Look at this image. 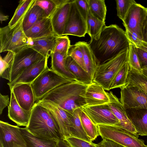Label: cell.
Masks as SVG:
<instances>
[{"label": "cell", "mask_w": 147, "mask_h": 147, "mask_svg": "<svg viewBox=\"0 0 147 147\" xmlns=\"http://www.w3.org/2000/svg\"><path fill=\"white\" fill-rule=\"evenodd\" d=\"M56 5V7H61L70 2L71 0H52Z\"/></svg>", "instance_id": "obj_49"}, {"label": "cell", "mask_w": 147, "mask_h": 147, "mask_svg": "<svg viewBox=\"0 0 147 147\" xmlns=\"http://www.w3.org/2000/svg\"><path fill=\"white\" fill-rule=\"evenodd\" d=\"M44 58L31 46L15 53L10 70L9 82H13L25 69Z\"/></svg>", "instance_id": "obj_8"}, {"label": "cell", "mask_w": 147, "mask_h": 147, "mask_svg": "<svg viewBox=\"0 0 147 147\" xmlns=\"http://www.w3.org/2000/svg\"><path fill=\"white\" fill-rule=\"evenodd\" d=\"M116 2L117 16L123 21L131 5L136 2L134 0H117Z\"/></svg>", "instance_id": "obj_40"}, {"label": "cell", "mask_w": 147, "mask_h": 147, "mask_svg": "<svg viewBox=\"0 0 147 147\" xmlns=\"http://www.w3.org/2000/svg\"><path fill=\"white\" fill-rule=\"evenodd\" d=\"M10 103L8 106L9 118L18 126L27 127L29 124L31 111H26L22 108L17 102L12 91L10 90Z\"/></svg>", "instance_id": "obj_18"}, {"label": "cell", "mask_w": 147, "mask_h": 147, "mask_svg": "<svg viewBox=\"0 0 147 147\" xmlns=\"http://www.w3.org/2000/svg\"><path fill=\"white\" fill-rule=\"evenodd\" d=\"M110 101L108 103L112 113L118 120L117 127L123 128L134 134L137 132L127 117L125 110L119 99L112 92H108Z\"/></svg>", "instance_id": "obj_16"}, {"label": "cell", "mask_w": 147, "mask_h": 147, "mask_svg": "<svg viewBox=\"0 0 147 147\" xmlns=\"http://www.w3.org/2000/svg\"><path fill=\"white\" fill-rule=\"evenodd\" d=\"M48 61L44 57L25 69L14 81L7 83L10 89L18 84H32L42 72L48 68Z\"/></svg>", "instance_id": "obj_15"}, {"label": "cell", "mask_w": 147, "mask_h": 147, "mask_svg": "<svg viewBox=\"0 0 147 147\" xmlns=\"http://www.w3.org/2000/svg\"><path fill=\"white\" fill-rule=\"evenodd\" d=\"M0 147H2L1 145L0 144Z\"/></svg>", "instance_id": "obj_55"}, {"label": "cell", "mask_w": 147, "mask_h": 147, "mask_svg": "<svg viewBox=\"0 0 147 147\" xmlns=\"http://www.w3.org/2000/svg\"><path fill=\"white\" fill-rule=\"evenodd\" d=\"M10 103L9 98L8 95H5L0 93V114L1 115L3 110Z\"/></svg>", "instance_id": "obj_46"}, {"label": "cell", "mask_w": 147, "mask_h": 147, "mask_svg": "<svg viewBox=\"0 0 147 147\" xmlns=\"http://www.w3.org/2000/svg\"><path fill=\"white\" fill-rule=\"evenodd\" d=\"M99 134L102 139L113 141L124 147H147L139 135L114 125H98Z\"/></svg>", "instance_id": "obj_6"}, {"label": "cell", "mask_w": 147, "mask_h": 147, "mask_svg": "<svg viewBox=\"0 0 147 147\" xmlns=\"http://www.w3.org/2000/svg\"><path fill=\"white\" fill-rule=\"evenodd\" d=\"M24 17L12 28L8 25L0 28V53L9 51L16 53L25 47L32 46L33 41L27 37L23 28Z\"/></svg>", "instance_id": "obj_4"}, {"label": "cell", "mask_w": 147, "mask_h": 147, "mask_svg": "<svg viewBox=\"0 0 147 147\" xmlns=\"http://www.w3.org/2000/svg\"><path fill=\"white\" fill-rule=\"evenodd\" d=\"M141 73L147 77V67H142Z\"/></svg>", "instance_id": "obj_53"}, {"label": "cell", "mask_w": 147, "mask_h": 147, "mask_svg": "<svg viewBox=\"0 0 147 147\" xmlns=\"http://www.w3.org/2000/svg\"><path fill=\"white\" fill-rule=\"evenodd\" d=\"M119 100L125 110L131 108L147 109V94L139 88L126 85L120 88Z\"/></svg>", "instance_id": "obj_11"}, {"label": "cell", "mask_w": 147, "mask_h": 147, "mask_svg": "<svg viewBox=\"0 0 147 147\" xmlns=\"http://www.w3.org/2000/svg\"><path fill=\"white\" fill-rule=\"evenodd\" d=\"M92 14L100 20L105 22L107 9L104 0H88Z\"/></svg>", "instance_id": "obj_34"}, {"label": "cell", "mask_w": 147, "mask_h": 147, "mask_svg": "<svg viewBox=\"0 0 147 147\" xmlns=\"http://www.w3.org/2000/svg\"><path fill=\"white\" fill-rule=\"evenodd\" d=\"M87 33L91 38H97L102 28L106 26L103 22L94 17L90 10L86 18Z\"/></svg>", "instance_id": "obj_32"}, {"label": "cell", "mask_w": 147, "mask_h": 147, "mask_svg": "<svg viewBox=\"0 0 147 147\" xmlns=\"http://www.w3.org/2000/svg\"><path fill=\"white\" fill-rule=\"evenodd\" d=\"M147 52V43L143 42L142 45L139 47Z\"/></svg>", "instance_id": "obj_52"}, {"label": "cell", "mask_w": 147, "mask_h": 147, "mask_svg": "<svg viewBox=\"0 0 147 147\" xmlns=\"http://www.w3.org/2000/svg\"><path fill=\"white\" fill-rule=\"evenodd\" d=\"M100 142L104 147H124L113 141L107 139H103Z\"/></svg>", "instance_id": "obj_48"}, {"label": "cell", "mask_w": 147, "mask_h": 147, "mask_svg": "<svg viewBox=\"0 0 147 147\" xmlns=\"http://www.w3.org/2000/svg\"><path fill=\"white\" fill-rule=\"evenodd\" d=\"M125 111L137 134L141 136H147V109L131 108Z\"/></svg>", "instance_id": "obj_22"}, {"label": "cell", "mask_w": 147, "mask_h": 147, "mask_svg": "<svg viewBox=\"0 0 147 147\" xmlns=\"http://www.w3.org/2000/svg\"><path fill=\"white\" fill-rule=\"evenodd\" d=\"M70 46V40L67 35L57 36L56 44L53 52H57L67 55Z\"/></svg>", "instance_id": "obj_37"}, {"label": "cell", "mask_w": 147, "mask_h": 147, "mask_svg": "<svg viewBox=\"0 0 147 147\" xmlns=\"http://www.w3.org/2000/svg\"><path fill=\"white\" fill-rule=\"evenodd\" d=\"M34 5L43 9L46 17H50L56 8L52 0H36Z\"/></svg>", "instance_id": "obj_41"}, {"label": "cell", "mask_w": 147, "mask_h": 147, "mask_svg": "<svg viewBox=\"0 0 147 147\" xmlns=\"http://www.w3.org/2000/svg\"><path fill=\"white\" fill-rule=\"evenodd\" d=\"M128 62L130 68L141 73L142 68L135 46L132 44L129 45Z\"/></svg>", "instance_id": "obj_39"}, {"label": "cell", "mask_w": 147, "mask_h": 147, "mask_svg": "<svg viewBox=\"0 0 147 147\" xmlns=\"http://www.w3.org/2000/svg\"><path fill=\"white\" fill-rule=\"evenodd\" d=\"M78 10L86 22L90 10L88 0H75Z\"/></svg>", "instance_id": "obj_43"}, {"label": "cell", "mask_w": 147, "mask_h": 147, "mask_svg": "<svg viewBox=\"0 0 147 147\" xmlns=\"http://www.w3.org/2000/svg\"><path fill=\"white\" fill-rule=\"evenodd\" d=\"M88 85L77 81L66 83L51 91L41 99L50 100L72 115L76 109L86 105L85 96Z\"/></svg>", "instance_id": "obj_2"}, {"label": "cell", "mask_w": 147, "mask_h": 147, "mask_svg": "<svg viewBox=\"0 0 147 147\" xmlns=\"http://www.w3.org/2000/svg\"><path fill=\"white\" fill-rule=\"evenodd\" d=\"M65 64L66 69L74 76L78 82L87 85L93 82L87 72L71 57L67 55Z\"/></svg>", "instance_id": "obj_26"}, {"label": "cell", "mask_w": 147, "mask_h": 147, "mask_svg": "<svg viewBox=\"0 0 147 147\" xmlns=\"http://www.w3.org/2000/svg\"><path fill=\"white\" fill-rule=\"evenodd\" d=\"M15 53L12 51H9L3 58L0 56V76L2 78L8 80L9 79L10 70Z\"/></svg>", "instance_id": "obj_36"}, {"label": "cell", "mask_w": 147, "mask_h": 147, "mask_svg": "<svg viewBox=\"0 0 147 147\" xmlns=\"http://www.w3.org/2000/svg\"><path fill=\"white\" fill-rule=\"evenodd\" d=\"M26 147H56L57 141L44 139L35 136L25 127L21 128Z\"/></svg>", "instance_id": "obj_27"}, {"label": "cell", "mask_w": 147, "mask_h": 147, "mask_svg": "<svg viewBox=\"0 0 147 147\" xmlns=\"http://www.w3.org/2000/svg\"><path fill=\"white\" fill-rule=\"evenodd\" d=\"M56 147H71L64 140L61 139L57 141Z\"/></svg>", "instance_id": "obj_50"}, {"label": "cell", "mask_w": 147, "mask_h": 147, "mask_svg": "<svg viewBox=\"0 0 147 147\" xmlns=\"http://www.w3.org/2000/svg\"><path fill=\"white\" fill-rule=\"evenodd\" d=\"M87 33L86 21L78 10L75 0L71 3V7L63 35L84 37Z\"/></svg>", "instance_id": "obj_13"}, {"label": "cell", "mask_w": 147, "mask_h": 147, "mask_svg": "<svg viewBox=\"0 0 147 147\" xmlns=\"http://www.w3.org/2000/svg\"><path fill=\"white\" fill-rule=\"evenodd\" d=\"M26 128L33 135L44 139L57 141L63 140L58 124L52 114L47 109L36 103Z\"/></svg>", "instance_id": "obj_3"}, {"label": "cell", "mask_w": 147, "mask_h": 147, "mask_svg": "<svg viewBox=\"0 0 147 147\" xmlns=\"http://www.w3.org/2000/svg\"><path fill=\"white\" fill-rule=\"evenodd\" d=\"M36 103L47 109L52 114L58 124L63 140L71 136L72 115L50 100L41 99Z\"/></svg>", "instance_id": "obj_9"}, {"label": "cell", "mask_w": 147, "mask_h": 147, "mask_svg": "<svg viewBox=\"0 0 147 147\" xmlns=\"http://www.w3.org/2000/svg\"><path fill=\"white\" fill-rule=\"evenodd\" d=\"M97 145L98 147H104L100 142L97 144Z\"/></svg>", "instance_id": "obj_54"}, {"label": "cell", "mask_w": 147, "mask_h": 147, "mask_svg": "<svg viewBox=\"0 0 147 147\" xmlns=\"http://www.w3.org/2000/svg\"><path fill=\"white\" fill-rule=\"evenodd\" d=\"M10 90L12 91L17 102L22 108L27 111H32L36 103L32 84H18Z\"/></svg>", "instance_id": "obj_17"}, {"label": "cell", "mask_w": 147, "mask_h": 147, "mask_svg": "<svg viewBox=\"0 0 147 147\" xmlns=\"http://www.w3.org/2000/svg\"><path fill=\"white\" fill-rule=\"evenodd\" d=\"M125 32L128 39L132 44L137 47L142 45L143 41L136 33L127 29H125Z\"/></svg>", "instance_id": "obj_44"}, {"label": "cell", "mask_w": 147, "mask_h": 147, "mask_svg": "<svg viewBox=\"0 0 147 147\" xmlns=\"http://www.w3.org/2000/svg\"><path fill=\"white\" fill-rule=\"evenodd\" d=\"M9 16L7 15H4L1 13H0V21L1 23L3 21L7 20L9 18Z\"/></svg>", "instance_id": "obj_51"}, {"label": "cell", "mask_w": 147, "mask_h": 147, "mask_svg": "<svg viewBox=\"0 0 147 147\" xmlns=\"http://www.w3.org/2000/svg\"><path fill=\"white\" fill-rule=\"evenodd\" d=\"M85 98L86 105L88 106L105 104L110 101L108 92L101 85L93 81L88 86Z\"/></svg>", "instance_id": "obj_19"}, {"label": "cell", "mask_w": 147, "mask_h": 147, "mask_svg": "<svg viewBox=\"0 0 147 147\" xmlns=\"http://www.w3.org/2000/svg\"><path fill=\"white\" fill-rule=\"evenodd\" d=\"M71 147H98L97 144L92 142L74 137H70L63 140Z\"/></svg>", "instance_id": "obj_42"}, {"label": "cell", "mask_w": 147, "mask_h": 147, "mask_svg": "<svg viewBox=\"0 0 147 147\" xmlns=\"http://www.w3.org/2000/svg\"><path fill=\"white\" fill-rule=\"evenodd\" d=\"M129 69L130 67L127 62L123 66L114 78L111 84L110 90L120 88L127 85Z\"/></svg>", "instance_id": "obj_35"}, {"label": "cell", "mask_w": 147, "mask_h": 147, "mask_svg": "<svg viewBox=\"0 0 147 147\" xmlns=\"http://www.w3.org/2000/svg\"><path fill=\"white\" fill-rule=\"evenodd\" d=\"M67 56L57 52L53 53L51 56V67L50 68L65 79L77 81L74 76L66 67L65 61Z\"/></svg>", "instance_id": "obj_24"}, {"label": "cell", "mask_w": 147, "mask_h": 147, "mask_svg": "<svg viewBox=\"0 0 147 147\" xmlns=\"http://www.w3.org/2000/svg\"><path fill=\"white\" fill-rule=\"evenodd\" d=\"M80 117L83 127L87 135L91 142L94 141L99 136L97 125L82 110L80 113Z\"/></svg>", "instance_id": "obj_33"}, {"label": "cell", "mask_w": 147, "mask_h": 147, "mask_svg": "<svg viewBox=\"0 0 147 147\" xmlns=\"http://www.w3.org/2000/svg\"><path fill=\"white\" fill-rule=\"evenodd\" d=\"M24 32L27 37L32 40L57 36L54 32L50 17L43 19Z\"/></svg>", "instance_id": "obj_20"}, {"label": "cell", "mask_w": 147, "mask_h": 147, "mask_svg": "<svg viewBox=\"0 0 147 147\" xmlns=\"http://www.w3.org/2000/svg\"><path fill=\"white\" fill-rule=\"evenodd\" d=\"M57 36L32 40L31 47L48 59L54 52Z\"/></svg>", "instance_id": "obj_25"}, {"label": "cell", "mask_w": 147, "mask_h": 147, "mask_svg": "<svg viewBox=\"0 0 147 147\" xmlns=\"http://www.w3.org/2000/svg\"><path fill=\"white\" fill-rule=\"evenodd\" d=\"M100 65L117 56L132 44L125 31L116 24L105 26L98 37L88 43Z\"/></svg>", "instance_id": "obj_1"}, {"label": "cell", "mask_w": 147, "mask_h": 147, "mask_svg": "<svg viewBox=\"0 0 147 147\" xmlns=\"http://www.w3.org/2000/svg\"><path fill=\"white\" fill-rule=\"evenodd\" d=\"M81 111L80 108L74 110L71 115V137L92 142L87 135L82 125L80 117Z\"/></svg>", "instance_id": "obj_29"}, {"label": "cell", "mask_w": 147, "mask_h": 147, "mask_svg": "<svg viewBox=\"0 0 147 147\" xmlns=\"http://www.w3.org/2000/svg\"><path fill=\"white\" fill-rule=\"evenodd\" d=\"M141 32L143 41L147 43V8L146 15L142 26Z\"/></svg>", "instance_id": "obj_47"}, {"label": "cell", "mask_w": 147, "mask_h": 147, "mask_svg": "<svg viewBox=\"0 0 147 147\" xmlns=\"http://www.w3.org/2000/svg\"><path fill=\"white\" fill-rule=\"evenodd\" d=\"M46 17L43 9L39 6L34 4L24 17L22 27L24 32Z\"/></svg>", "instance_id": "obj_28"}, {"label": "cell", "mask_w": 147, "mask_h": 147, "mask_svg": "<svg viewBox=\"0 0 147 147\" xmlns=\"http://www.w3.org/2000/svg\"><path fill=\"white\" fill-rule=\"evenodd\" d=\"M75 81L65 79L51 68L42 72L32 84L36 102L48 93L62 84Z\"/></svg>", "instance_id": "obj_7"}, {"label": "cell", "mask_w": 147, "mask_h": 147, "mask_svg": "<svg viewBox=\"0 0 147 147\" xmlns=\"http://www.w3.org/2000/svg\"><path fill=\"white\" fill-rule=\"evenodd\" d=\"M0 144L2 147H26L21 128L0 121Z\"/></svg>", "instance_id": "obj_12"}, {"label": "cell", "mask_w": 147, "mask_h": 147, "mask_svg": "<svg viewBox=\"0 0 147 147\" xmlns=\"http://www.w3.org/2000/svg\"></svg>", "instance_id": "obj_56"}, {"label": "cell", "mask_w": 147, "mask_h": 147, "mask_svg": "<svg viewBox=\"0 0 147 147\" xmlns=\"http://www.w3.org/2000/svg\"><path fill=\"white\" fill-rule=\"evenodd\" d=\"M135 47L142 68L147 67V52L140 48Z\"/></svg>", "instance_id": "obj_45"}, {"label": "cell", "mask_w": 147, "mask_h": 147, "mask_svg": "<svg viewBox=\"0 0 147 147\" xmlns=\"http://www.w3.org/2000/svg\"><path fill=\"white\" fill-rule=\"evenodd\" d=\"M67 55L71 57L86 71L82 52L76 43L74 45H71Z\"/></svg>", "instance_id": "obj_38"}, {"label": "cell", "mask_w": 147, "mask_h": 147, "mask_svg": "<svg viewBox=\"0 0 147 147\" xmlns=\"http://www.w3.org/2000/svg\"><path fill=\"white\" fill-rule=\"evenodd\" d=\"M72 0L61 7H57L50 16L54 32L57 36H63Z\"/></svg>", "instance_id": "obj_21"}, {"label": "cell", "mask_w": 147, "mask_h": 147, "mask_svg": "<svg viewBox=\"0 0 147 147\" xmlns=\"http://www.w3.org/2000/svg\"><path fill=\"white\" fill-rule=\"evenodd\" d=\"M96 125L117 126L119 122L112 113L108 103L94 106L84 105L80 108Z\"/></svg>", "instance_id": "obj_10"}, {"label": "cell", "mask_w": 147, "mask_h": 147, "mask_svg": "<svg viewBox=\"0 0 147 147\" xmlns=\"http://www.w3.org/2000/svg\"><path fill=\"white\" fill-rule=\"evenodd\" d=\"M76 43L82 52L86 71L93 80L95 73L100 64L90 49L88 43L84 41H79Z\"/></svg>", "instance_id": "obj_23"}, {"label": "cell", "mask_w": 147, "mask_h": 147, "mask_svg": "<svg viewBox=\"0 0 147 147\" xmlns=\"http://www.w3.org/2000/svg\"><path fill=\"white\" fill-rule=\"evenodd\" d=\"M129 47L117 56L99 65L93 81L101 85L105 90L109 91L114 78L123 66L128 62Z\"/></svg>", "instance_id": "obj_5"}, {"label": "cell", "mask_w": 147, "mask_h": 147, "mask_svg": "<svg viewBox=\"0 0 147 147\" xmlns=\"http://www.w3.org/2000/svg\"><path fill=\"white\" fill-rule=\"evenodd\" d=\"M36 0H21L16 9L13 15L8 23V26L12 28L25 16L34 4Z\"/></svg>", "instance_id": "obj_31"}, {"label": "cell", "mask_w": 147, "mask_h": 147, "mask_svg": "<svg viewBox=\"0 0 147 147\" xmlns=\"http://www.w3.org/2000/svg\"><path fill=\"white\" fill-rule=\"evenodd\" d=\"M126 85L136 87L147 94V77L142 73L130 67Z\"/></svg>", "instance_id": "obj_30"}, {"label": "cell", "mask_w": 147, "mask_h": 147, "mask_svg": "<svg viewBox=\"0 0 147 147\" xmlns=\"http://www.w3.org/2000/svg\"><path fill=\"white\" fill-rule=\"evenodd\" d=\"M146 13V8L136 2L131 5L123 21L125 28L136 33L142 39V27Z\"/></svg>", "instance_id": "obj_14"}]
</instances>
